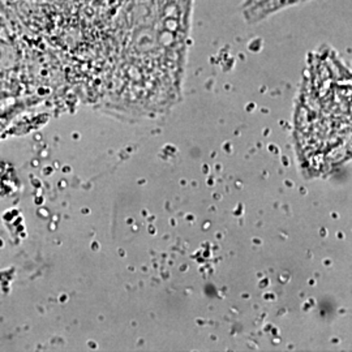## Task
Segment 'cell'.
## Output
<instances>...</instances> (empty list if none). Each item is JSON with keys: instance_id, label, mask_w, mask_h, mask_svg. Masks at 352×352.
Here are the masks:
<instances>
[{"instance_id": "obj_1", "label": "cell", "mask_w": 352, "mask_h": 352, "mask_svg": "<svg viewBox=\"0 0 352 352\" xmlns=\"http://www.w3.org/2000/svg\"><path fill=\"white\" fill-rule=\"evenodd\" d=\"M350 72L334 51L314 55L296 113V136L307 164L327 170L340 164L350 146Z\"/></svg>"}, {"instance_id": "obj_2", "label": "cell", "mask_w": 352, "mask_h": 352, "mask_svg": "<svg viewBox=\"0 0 352 352\" xmlns=\"http://www.w3.org/2000/svg\"><path fill=\"white\" fill-rule=\"evenodd\" d=\"M311 0H244L241 13L247 23L256 24L289 7Z\"/></svg>"}]
</instances>
